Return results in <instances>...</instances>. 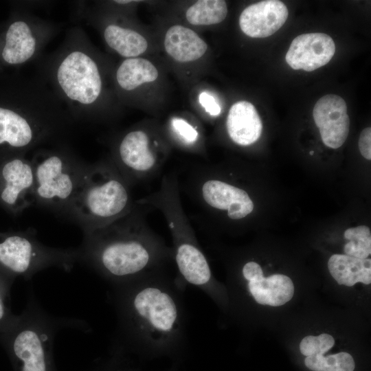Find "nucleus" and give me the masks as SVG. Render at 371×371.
I'll return each instance as SVG.
<instances>
[{
	"label": "nucleus",
	"mask_w": 371,
	"mask_h": 371,
	"mask_svg": "<svg viewBox=\"0 0 371 371\" xmlns=\"http://www.w3.org/2000/svg\"><path fill=\"white\" fill-rule=\"evenodd\" d=\"M186 284L166 268L113 284L117 339L122 348L146 355L175 353L186 341Z\"/></svg>",
	"instance_id": "1"
},
{
	"label": "nucleus",
	"mask_w": 371,
	"mask_h": 371,
	"mask_svg": "<svg viewBox=\"0 0 371 371\" xmlns=\"http://www.w3.org/2000/svg\"><path fill=\"white\" fill-rule=\"evenodd\" d=\"M147 207L136 202L126 214L85 234L79 261L112 284L166 268L173 260L172 249L146 222Z\"/></svg>",
	"instance_id": "2"
},
{
	"label": "nucleus",
	"mask_w": 371,
	"mask_h": 371,
	"mask_svg": "<svg viewBox=\"0 0 371 371\" xmlns=\"http://www.w3.org/2000/svg\"><path fill=\"white\" fill-rule=\"evenodd\" d=\"M87 33L79 25L67 30L61 44L41 57L37 74L76 121H92L103 114L104 69Z\"/></svg>",
	"instance_id": "3"
},
{
	"label": "nucleus",
	"mask_w": 371,
	"mask_h": 371,
	"mask_svg": "<svg viewBox=\"0 0 371 371\" xmlns=\"http://www.w3.org/2000/svg\"><path fill=\"white\" fill-rule=\"evenodd\" d=\"M74 122L46 83L32 76L19 85L14 105H0V146L24 153L60 139Z\"/></svg>",
	"instance_id": "4"
},
{
	"label": "nucleus",
	"mask_w": 371,
	"mask_h": 371,
	"mask_svg": "<svg viewBox=\"0 0 371 371\" xmlns=\"http://www.w3.org/2000/svg\"><path fill=\"white\" fill-rule=\"evenodd\" d=\"M135 204L131 186L109 158L87 164L62 216L77 224L85 234L126 214Z\"/></svg>",
	"instance_id": "5"
},
{
	"label": "nucleus",
	"mask_w": 371,
	"mask_h": 371,
	"mask_svg": "<svg viewBox=\"0 0 371 371\" xmlns=\"http://www.w3.org/2000/svg\"><path fill=\"white\" fill-rule=\"evenodd\" d=\"M159 210L164 216L172 241L173 260L178 277L215 297L217 285L209 265L183 210L176 173L165 175L159 189L136 201Z\"/></svg>",
	"instance_id": "6"
},
{
	"label": "nucleus",
	"mask_w": 371,
	"mask_h": 371,
	"mask_svg": "<svg viewBox=\"0 0 371 371\" xmlns=\"http://www.w3.org/2000/svg\"><path fill=\"white\" fill-rule=\"evenodd\" d=\"M15 324L10 351L16 371H56L53 359L55 335L60 328L78 323L48 315L31 296Z\"/></svg>",
	"instance_id": "7"
},
{
	"label": "nucleus",
	"mask_w": 371,
	"mask_h": 371,
	"mask_svg": "<svg viewBox=\"0 0 371 371\" xmlns=\"http://www.w3.org/2000/svg\"><path fill=\"white\" fill-rule=\"evenodd\" d=\"M35 205L62 216L87 165L65 148H38L30 159Z\"/></svg>",
	"instance_id": "8"
},
{
	"label": "nucleus",
	"mask_w": 371,
	"mask_h": 371,
	"mask_svg": "<svg viewBox=\"0 0 371 371\" xmlns=\"http://www.w3.org/2000/svg\"><path fill=\"white\" fill-rule=\"evenodd\" d=\"M146 128H135L122 134L113 146L110 158L131 187L157 176L168 157L166 143Z\"/></svg>",
	"instance_id": "9"
},
{
	"label": "nucleus",
	"mask_w": 371,
	"mask_h": 371,
	"mask_svg": "<svg viewBox=\"0 0 371 371\" xmlns=\"http://www.w3.org/2000/svg\"><path fill=\"white\" fill-rule=\"evenodd\" d=\"M79 261L78 249L46 246L35 231L8 236L0 242V264L13 274L31 278L45 269L56 267L69 271Z\"/></svg>",
	"instance_id": "10"
},
{
	"label": "nucleus",
	"mask_w": 371,
	"mask_h": 371,
	"mask_svg": "<svg viewBox=\"0 0 371 371\" xmlns=\"http://www.w3.org/2000/svg\"><path fill=\"white\" fill-rule=\"evenodd\" d=\"M63 25L24 13L8 26L1 52L8 65H20L41 58L47 45L60 32Z\"/></svg>",
	"instance_id": "11"
},
{
	"label": "nucleus",
	"mask_w": 371,
	"mask_h": 371,
	"mask_svg": "<svg viewBox=\"0 0 371 371\" xmlns=\"http://www.w3.org/2000/svg\"><path fill=\"white\" fill-rule=\"evenodd\" d=\"M0 199L19 212L35 205L34 177L30 159L16 157L6 161L0 172Z\"/></svg>",
	"instance_id": "12"
},
{
	"label": "nucleus",
	"mask_w": 371,
	"mask_h": 371,
	"mask_svg": "<svg viewBox=\"0 0 371 371\" xmlns=\"http://www.w3.org/2000/svg\"><path fill=\"white\" fill-rule=\"evenodd\" d=\"M313 116L326 146L336 149L344 144L349 133L350 118L341 97L334 94L322 96L314 106Z\"/></svg>",
	"instance_id": "13"
},
{
	"label": "nucleus",
	"mask_w": 371,
	"mask_h": 371,
	"mask_svg": "<svg viewBox=\"0 0 371 371\" xmlns=\"http://www.w3.org/2000/svg\"><path fill=\"white\" fill-rule=\"evenodd\" d=\"M335 52L333 38L324 33L303 34L291 42L285 60L293 69L314 71L326 65Z\"/></svg>",
	"instance_id": "14"
},
{
	"label": "nucleus",
	"mask_w": 371,
	"mask_h": 371,
	"mask_svg": "<svg viewBox=\"0 0 371 371\" xmlns=\"http://www.w3.org/2000/svg\"><path fill=\"white\" fill-rule=\"evenodd\" d=\"M289 11L278 0H265L243 10L239 17L242 32L251 38H265L276 32L286 22Z\"/></svg>",
	"instance_id": "15"
},
{
	"label": "nucleus",
	"mask_w": 371,
	"mask_h": 371,
	"mask_svg": "<svg viewBox=\"0 0 371 371\" xmlns=\"http://www.w3.org/2000/svg\"><path fill=\"white\" fill-rule=\"evenodd\" d=\"M226 131L230 139L240 146L256 142L262 131V122L255 106L247 101H238L229 109Z\"/></svg>",
	"instance_id": "16"
},
{
	"label": "nucleus",
	"mask_w": 371,
	"mask_h": 371,
	"mask_svg": "<svg viewBox=\"0 0 371 371\" xmlns=\"http://www.w3.org/2000/svg\"><path fill=\"white\" fill-rule=\"evenodd\" d=\"M85 21L92 25H100L106 45L125 59L137 58L148 48V42L145 37L125 25L109 21L106 23L95 20Z\"/></svg>",
	"instance_id": "17"
},
{
	"label": "nucleus",
	"mask_w": 371,
	"mask_h": 371,
	"mask_svg": "<svg viewBox=\"0 0 371 371\" xmlns=\"http://www.w3.org/2000/svg\"><path fill=\"white\" fill-rule=\"evenodd\" d=\"M164 47L174 60L185 63L201 58L207 49V45L192 30L175 25L165 34Z\"/></svg>",
	"instance_id": "18"
},
{
	"label": "nucleus",
	"mask_w": 371,
	"mask_h": 371,
	"mask_svg": "<svg viewBox=\"0 0 371 371\" xmlns=\"http://www.w3.org/2000/svg\"><path fill=\"white\" fill-rule=\"evenodd\" d=\"M247 282L249 293L259 304L282 306L291 300L294 294L291 279L283 274H274Z\"/></svg>",
	"instance_id": "19"
},
{
	"label": "nucleus",
	"mask_w": 371,
	"mask_h": 371,
	"mask_svg": "<svg viewBox=\"0 0 371 371\" xmlns=\"http://www.w3.org/2000/svg\"><path fill=\"white\" fill-rule=\"evenodd\" d=\"M158 77V71L148 60L142 58L124 59L117 67L114 80L117 89L132 92L143 84L152 82Z\"/></svg>",
	"instance_id": "20"
},
{
	"label": "nucleus",
	"mask_w": 371,
	"mask_h": 371,
	"mask_svg": "<svg viewBox=\"0 0 371 371\" xmlns=\"http://www.w3.org/2000/svg\"><path fill=\"white\" fill-rule=\"evenodd\" d=\"M330 273L339 284L352 286L357 282L371 283V260L345 254H334L328 262Z\"/></svg>",
	"instance_id": "21"
},
{
	"label": "nucleus",
	"mask_w": 371,
	"mask_h": 371,
	"mask_svg": "<svg viewBox=\"0 0 371 371\" xmlns=\"http://www.w3.org/2000/svg\"><path fill=\"white\" fill-rule=\"evenodd\" d=\"M227 14L226 2L223 0H200L186 12V18L192 25H210L222 22Z\"/></svg>",
	"instance_id": "22"
},
{
	"label": "nucleus",
	"mask_w": 371,
	"mask_h": 371,
	"mask_svg": "<svg viewBox=\"0 0 371 371\" xmlns=\"http://www.w3.org/2000/svg\"><path fill=\"white\" fill-rule=\"evenodd\" d=\"M305 366L312 371H354L355 363L351 355L346 352L324 356L306 357Z\"/></svg>",
	"instance_id": "23"
},
{
	"label": "nucleus",
	"mask_w": 371,
	"mask_h": 371,
	"mask_svg": "<svg viewBox=\"0 0 371 371\" xmlns=\"http://www.w3.org/2000/svg\"><path fill=\"white\" fill-rule=\"evenodd\" d=\"M344 238L349 241L344 245L345 255L366 259L371 254V232L368 227L359 225L348 228Z\"/></svg>",
	"instance_id": "24"
},
{
	"label": "nucleus",
	"mask_w": 371,
	"mask_h": 371,
	"mask_svg": "<svg viewBox=\"0 0 371 371\" xmlns=\"http://www.w3.org/2000/svg\"><path fill=\"white\" fill-rule=\"evenodd\" d=\"M169 129L172 137L182 146L188 148L197 147L200 133L197 127L186 119L175 117L170 119Z\"/></svg>",
	"instance_id": "25"
},
{
	"label": "nucleus",
	"mask_w": 371,
	"mask_h": 371,
	"mask_svg": "<svg viewBox=\"0 0 371 371\" xmlns=\"http://www.w3.org/2000/svg\"><path fill=\"white\" fill-rule=\"evenodd\" d=\"M335 344L333 337L327 333L319 336L308 335L302 339L300 344L301 353L306 356L324 355Z\"/></svg>",
	"instance_id": "26"
},
{
	"label": "nucleus",
	"mask_w": 371,
	"mask_h": 371,
	"mask_svg": "<svg viewBox=\"0 0 371 371\" xmlns=\"http://www.w3.org/2000/svg\"><path fill=\"white\" fill-rule=\"evenodd\" d=\"M241 275L246 281L256 280L263 277V272L261 267L254 261L245 262L241 269Z\"/></svg>",
	"instance_id": "27"
},
{
	"label": "nucleus",
	"mask_w": 371,
	"mask_h": 371,
	"mask_svg": "<svg viewBox=\"0 0 371 371\" xmlns=\"http://www.w3.org/2000/svg\"><path fill=\"white\" fill-rule=\"evenodd\" d=\"M199 101L205 111L212 116H217L221 113V108L215 98L207 92H201Z\"/></svg>",
	"instance_id": "28"
},
{
	"label": "nucleus",
	"mask_w": 371,
	"mask_h": 371,
	"mask_svg": "<svg viewBox=\"0 0 371 371\" xmlns=\"http://www.w3.org/2000/svg\"><path fill=\"white\" fill-rule=\"evenodd\" d=\"M359 149L361 155L368 160L371 159V128H364L359 138Z\"/></svg>",
	"instance_id": "29"
},
{
	"label": "nucleus",
	"mask_w": 371,
	"mask_h": 371,
	"mask_svg": "<svg viewBox=\"0 0 371 371\" xmlns=\"http://www.w3.org/2000/svg\"><path fill=\"white\" fill-rule=\"evenodd\" d=\"M1 284H0V324H2L8 315L7 308L4 304L3 291Z\"/></svg>",
	"instance_id": "30"
},
{
	"label": "nucleus",
	"mask_w": 371,
	"mask_h": 371,
	"mask_svg": "<svg viewBox=\"0 0 371 371\" xmlns=\"http://www.w3.org/2000/svg\"><path fill=\"white\" fill-rule=\"evenodd\" d=\"M106 371H125V370H120V369H113V370H106Z\"/></svg>",
	"instance_id": "31"
},
{
	"label": "nucleus",
	"mask_w": 371,
	"mask_h": 371,
	"mask_svg": "<svg viewBox=\"0 0 371 371\" xmlns=\"http://www.w3.org/2000/svg\"><path fill=\"white\" fill-rule=\"evenodd\" d=\"M313 153H314L313 151H311V152H310V154H311V155H313Z\"/></svg>",
	"instance_id": "32"
}]
</instances>
